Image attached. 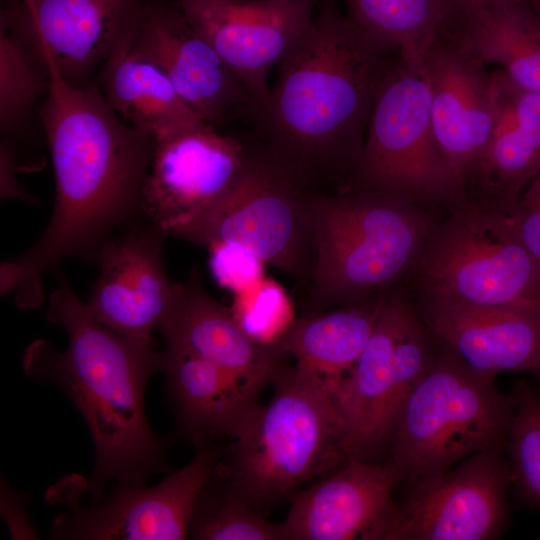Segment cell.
<instances>
[{
    "instance_id": "obj_1",
    "label": "cell",
    "mask_w": 540,
    "mask_h": 540,
    "mask_svg": "<svg viewBox=\"0 0 540 540\" xmlns=\"http://www.w3.org/2000/svg\"><path fill=\"white\" fill-rule=\"evenodd\" d=\"M49 92L39 116L50 148L56 197L51 219L26 253L1 263V295L18 308L44 301L41 278L68 257L95 261L110 232L142 216L156 138L127 124L98 85L68 84L46 60Z\"/></svg>"
},
{
    "instance_id": "obj_2",
    "label": "cell",
    "mask_w": 540,
    "mask_h": 540,
    "mask_svg": "<svg viewBox=\"0 0 540 540\" xmlns=\"http://www.w3.org/2000/svg\"><path fill=\"white\" fill-rule=\"evenodd\" d=\"M396 52L365 36L328 0L304 39L279 63L266 100L250 110L262 150L302 189L352 187L372 105Z\"/></svg>"
},
{
    "instance_id": "obj_3",
    "label": "cell",
    "mask_w": 540,
    "mask_h": 540,
    "mask_svg": "<svg viewBox=\"0 0 540 540\" xmlns=\"http://www.w3.org/2000/svg\"><path fill=\"white\" fill-rule=\"evenodd\" d=\"M46 318L64 328L68 346L59 352L47 341L33 342L23 369L37 381L59 386L91 433L93 472L89 479L68 476L72 490L95 501L110 482L146 485L153 474L169 470L170 439L153 431L144 406L146 384L162 370V352L96 320L59 271Z\"/></svg>"
},
{
    "instance_id": "obj_4",
    "label": "cell",
    "mask_w": 540,
    "mask_h": 540,
    "mask_svg": "<svg viewBox=\"0 0 540 540\" xmlns=\"http://www.w3.org/2000/svg\"><path fill=\"white\" fill-rule=\"evenodd\" d=\"M304 213L315 251L305 314L360 303L402 285L440 216L355 188L307 191Z\"/></svg>"
},
{
    "instance_id": "obj_5",
    "label": "cell",
    "mask_w": 540,
    "mask_h": 540,
    "mask_svg": "<svg viewBox=\"0 0 540 540\" xmlns=\"http://www.w3.org/2000/svg\"><path fill=\"white\" fill-rule=\"evenodd\" d=\"M266 405L249 416L221 468L239 494L263 513L347 459L343 420L324 377L286 366Z\"/></svg>"
},
{
    "instance_id": "obj_6",
    "label": "cell",
    "mask_w": 540,
    "mask_h": 540,
    "mask_svg": "<svg viewBox=\"0 0 540 540\" xmlns=\"http://www.w3.org/2000/svg\"><path fill=\"white\" fill-rule=\"evenodd\" d=\"M495 381L437 340L434 359L407 400L387 456L404 482L442 473L478 452L505 450L514 398Z\"/></svg>"
},
{
    "instance_id": "obj_7",
    "label": "cell",
    "mask_w": 540,
    "mask_h": 540,
    "mask_svg": "<svg viewBox=\"0 0 540 540\" xmlns=\"http://www.w3.org/2000/svg\"><path fill=\"white\" fill-rule=\"evenodd\" d=\"M402 285L415 298L540 307V262L510 213L464 201L438 217Z\"/></svg>"
},
{
    "instance_id": "obj_8",
    "label": "cell",
    "mask_w": 540,
    "mask_h": 540,
    "mask_svg": "<svg viewBox=\"0 0 540 540\" xmlns=\"http://www.w3.org/2000/svg\"><path fill=\"white\" fill-rule=\"evenodd\" d=\"M351 188L394 196L442 215L463 202L437 142L418 54L397 52L377 90Z\"/></svg>"
},
{
    "instance_id": "obj_9",
    "label": "cell",
    "mask_w": 540,
    "mask_h": 540,
    "mask_svg": "<svg viewBox=\"0 0 540 540\" xmlns=\"http://www.w3.org/2000/svg\"><path fill=\"white\" fill-rule=\"evenodd\" d=\"M437 340L411 294L397 286L383 294L371 336L352 368L324 378L343 420L346 459L380 461L407 400L429 369Z\"/></svg>"
},
{
    "instance_id": "obj_10",
    "label": "cell",
    "mask_w": 540,
    "mask_h": 540,
    "mask_svg": "<svg viewBox=\"0 0 540 540\" xmlns=\"http://www.w3.org/2000/svg\"><path fill=\"white\" fill-rule=\"evenodd\" d=\"M302 189L262 149L247 148L245 167L219 201L165 232L208 248L237 242L307 290L315 251Z\"/></svg>"
},
{
    "instance_id": "obj_11",
    "label": "cell",
    "mask_w": 540,
    "mask_h": 540,
    "mask_svg": "<svg viewBox=\"0 0 540 540\" xmlns=\"http://www.w3.org/2000/svg\"><path fill=\"white\" fill-rule=\"evenodd\" d=\"M407 490L363 540H491L507 526L511 471L505 450L404 482Z\"/></svg>"
},
{
    "instance_id": "obj_12",
    "label": "cell",
    "mask_w": 540,
    "mask_h": 540,
    "mask_svg": "<svg viewBox=\"0 0 540 540\" xmlns=\"http://www.w3.org/2000/svg\"><path fill=\"white\" fill-rule=\"evenodd\" d=\"M220 447L208 440L196 446L195 456L155 486L118 482L108 494L88 501L52 486L46 498L66 506L58 515L50 539L58 540H182L199 494L221 460Z\"/></svg>"
},
{
    "instance_id": "obj_13",
    "label": "cell",
    "mask_w": 540,
    "mask_h": 540,
    "mask_svg": "<svg viewBox=\"0 0 540 540\" xmlns=\"http://www.w3.org/2000/svg\"><path fill=\"white\" fill-rule=\"evenodd\" d=\"M152 1L22 0L1 12L0 23L44 72L48 60L68 84L80 87L133 43Z\"/></svg>"
},
{
    "instance_id": "obj_14",
    "label": "cell",
    "mask_w": 540,
    "mask_h": 540,
    "mask_svg": "<svg viewBox=\"0 0 540 540\" xmlns=\"http://www.w3.org/2000/svg\"><path fill=\"white\" fill-rule=\"evenodd\" d=\"M189 22L248 89L252 106L269 93L268 76L308 34L318 0H177Z\"/></svg>"
},
{
    "instance_id": "obj_15",
    "label": "cell",
    "mask_w": 540,
    "mask_h": 540,
    "mask_svg": "<svg viewBox=\"0 0 540 540\" xmlns=\"http://www.w3.org/2000/svg\"><path fill=\"white\" fill-rule=\"evenodd\" d=\"M247 147L202 122L156 139L142 193V216L164 235L209 208L234 186Z\"/></svg>"
},
{
    "instance_id": "obj_16",
    "label": "cell",
    "mask_w": 540,
    "mask_h": 540,
    "mask_svg": "<svg viewBox=\"0 0 540 540\" xmlns=\"http://www.w3.org/2000/svg\"><path fill=\"white\" fill-rule=\"evenodd\" d=\"M418 55L429 83L434 133L463 199L496 120L493 71L442 25Z\"/></svg>"
},
{
    "instance_id": "obj_17",
    "label": "cell",
    "mask_w": 540,
    "mask_h": 540,
    "mask_svg": "<svg viewBox=\"0 0 540 540\" xmlns=\"http://www.w3.org/2000/svg\"><path fill=\"white\" fill-rule=\"evenodd\" d=\"M134 222L100 246L95 259L100 272L86 306L106 327L154 345L152 333L170 312L180 283L164 266V233L149 222Z\"/></svg>"
},
{
    "instance_id": "obj_18",
    "label": "cell",
    "mask_w": 540,
    "mask_h": 540,
    "mask_svg": "<svg viewBox=\"0 0 540 540\" xmlns=\"http://www.w3.org/2000/svg\"><path fill=\"white\" fill-rule=\"evenodd\" d=\"M131 51L156 64L201 119L222 125L251 95L209 41L189 22L177 0H153Z\"/></svg>"
},
{
    "instance_id": "obj_19",
    "label": "cell",
    "mask_w": 540,
    "mask_h": 540,
    "mask_svg": "<svg viewBox=\"0 0 540 540\" xmlns=\"http://www.w3.org/2000/svg\"><path fill=\"white\" fill-rule=\"evenodd\" d=\"M413 299L432 335L474 370L496 378L540 369V307Z\"/></svg>"
},
{
    "instance_id": "obj_20",
    "label": "cell",
    "mask_w": 540,
    "mask_h": 540,
    "mask_svg": "<svg viewBox=\"0 0 540 540\" xmlns=\"http://www.w3.org/2000/svg\"><path fill=\"white\" fill-rule=\"evenodd\" d=\"M159 331L166 348L207 360L260 391L273 385L287 366L289 356L278 345L251 337L231 308L210 295L198 269L180 283Z\"/></svg>"
},
{
    "instance_id": "obj_21",
    "label": "cell",
    "mask_w": 540,
    "mask_h": 540,
    "mask_svg": "<svg viewBox=\"0 0 540 540\" xmlns=\"http://www.w3.org/2000/svg\"><path fill=\"white\" fill-rule=\"evenodd\" d=\"M395 464L347 459L336 473L287 500L285 540H363L394 502L403 483Z\"/></svg>"
},
{
    "instance_id": "obj_22",
    "label": "cell",
    "mask_w": 540,
    "mask_h": 540,
    "mask_svg": "<svg viewBox=\"0 0 540 540\" xmlns=\"http://www.w3.org/2000/svg\"><path fill=\"white\" fill-rule=\"evenodd\" d=\"M497 115L488 143L463 187L464 201L511 213L540 174V93L493 71Z\"/></svg>"
},
{
    "instance_id": "obj_23",
    "label": "cell",
    "mask_w": 540,
    "mask_h": 540,
    "mask_svg": "<svg viewBox=\"0 0 540 540\" xmlns=\"http://www.w3.org/2000/svg\"><path fill=\"white\" fill-rule=\"evenodd\" d=\"M444 29L486 65L540 93V15L529 0H440Z\"/></svg>"
},
{
    "instance_id": "obj_24",
    "label": "cell",
    "mask_w": 540,
    "mask_h": 540,
    "mask_svg": "<svg viewBox=\"0 0 540 540\" xmlns=\"http://www.w3.org/2000/svg\"><path fill=\"white\" fill-rule=\"evenodd\" d=\"M162 357L178 432L195 447L210 437L234 438L259 406L262 391L217 365L166 347Z\"/></svg>"
},
{
    "instance_id": "obj_25",
    "label": "cell",
    "mask_w": 540,
    "mask_h": 540,
    "mask_svg": "<svg viewBox=\"0 0 540 540\" xmlns=\"http://www.w3.org/2000/svg\"><path fill=\"white\" fill-rule=\"evenodd\" d=\"M130 47H120L98 71V87L108 105L127 124L156 139L204 122L166 74Z\"/></svg>"
},
{
    "instance_id": "obj_26",
    "label": "cell",
    "mask_w": 540,
    "mask_h": 540,
    "mask_svg": "<svg viewBox=\"0 0 540 540\" xmlns=\"http://www.w3.org/2000/svg\"><path fill=\"white\" fill-rule=\"evenodd\" d=\"M383 294L296 318L275 343L295 364L324 378L347 373L373 331Z\"/></svg>"
},
{
    "instance_id": "obj_27",
    "label": "cell",
    "mask_w": 540,
    "mask_h": 540,
    "mask_svg": "<svg viewBox=\"0 0 540 540\" xmlns=\"http://www.w3.org/2000/svg\"><path fill=\"white\" fill-rule=\"evenodd\" d=\"M189 536L196 540H285L282 523L268 521L249 504L219 463L199 494Z\"/></svg>"
},
{
    "instance_id": "obj_28",
    "label": "cell",
    "mask_w": 540,
    "mask_h": 540,
    "mask_svg": "<svg viewBox=\"0 0 540 540\" xmlns=\"http://www.w3.org/2000/svg\"><path fill=\"white\" fill-rule=\"evenodd\" d=\"M346 16L381 48L417 53L442 25L440 0H345Z\"/></svg>"
},
{
    "instance_id": "obj_29",
    "label": "cell",
    "mask_w": 540,
    "mask_h": 540,
    "mask_svg": "<svg viewBox=\"0 0 540 540\" xmlns=\"http://www.w3.org/2000/svg\"><path fill=\"white\" fill-rule=\"evenodd\" d=\"M511 392L514 408L505 445L511 486L521 504L540 509V390L519 380Z\"/></svg>"
},
{
    "instance_id": "obj_30",
    "label": "cell",
    "mask_w": 540,
    "mask_h": 540,
    "mask_svg": "<svg viewBox=\"0 0 540 540\" xmlns=\"http://www.w3.org/2000/svg\"><path fill=\"white\" fill-rule=\"evenodd\" d=\"M49 74L4 28L0 29V130L19 132L36 103L49 92Z\"/></svg>"
},
{
    "instance_id": "obj_31",
    "label": "cell",
    "mask_w": 540,
    "mask_h": 540,
    "mask_svg": "<svg viewBox=\"0 0 540 540\" xmlns=\"http://www.w3.org/2000/svg\"><path fill=\"white\" fill-rule=\"evenodd\" d=\"M231 311L251 337L265 344H275L296 319L286 289L266 276L235 293Z\"/></svg>"
},
{
    "instance_id": "obj_32",
    "label": "cell",
    "mask_w": 540,
    "mask_h": 540,
    "mask_svg": "<svg viewBox=\"0 0 540 540\" xmlns=\"http://www.w3.org/2000/svg\"><path fill=\"white\" fill-rule=\"evenodd\" d=\"M209 266L216 282L234 294L265 276V262L251 249L237 242H218L207 248Z\"/></svg>"
},
{
    "instance_id": "obj_33",
    "label": "cell",
    "mask_w": 540,
    "mask_h": 540,
    "mask_svg": "<svg viewBox=\"0 0 540 540\" xmlns=\"http://www.w3.org/2000/svg\"><path fill=\"white\" fill-rule=\"evenodd\" d=\"M510 215L521 240L540 262V174L521 192Z\"/></svg>"
},
{
    "instance_id": "obj_34",
    "label": "cell",
    "mask_w": 540,
    "mask_h": 540,
    "mask_svg": "<svg viewBox=\"0 0 540 540\" xmlns=\"http://www.w3.org/2000/svg\"><path fill=\"white\" fill-rule=\"evenodd\" d=\"M2 513L15 538H35L26 514L25 497L2 486Z\"/></svg>"
},
{
    "instance_id": "obj_35",
    "label": "cell",
    "mask_w": 540,
    "mask_h": 540,
    "mask_svg": "<svg viewBox=\"0 0 540 540\" xmlns=\"http://www.w3.org/2000/svg\"><path fill=\"white\" fill-rule=\"evenodd\" d=\"M14 150L12 145L6 141L1 142V191L2 197H17L19 199L30 200L29 195L22 189L14 185L15 179L11 175L13 167ZM16 184V183H15Z\"/></svg>"
},
{
    "instance_id": "obj_36",
    "label": "cell",
    "mask_w": 540,
    "mask_h": 540,
    "mask_svg": "<svg viewBox=\"0 0 540 540\" xmlns=\"http://www.w3.org/2000/svg\"><path fill=\"white\" fill-rule=\"evenodd\" d=\"M533 375V377L535 378L537 384H538V389L540 390V369L534 371L531 373Z\"/></svg>"
},
{
    "instance_id": "obj_37",
    "label": "cell",
    "mask_w": 540,
    "mask_h": 540,
    "mask_svg": "<svg viewBox=\"0 0 540 540\" xmlns=\"http://www.w3.org/2000/svg\"><path fill=\"white\" fill-rule=\"evenodd\" d=\"M536 12L540 15V0H530Z\"/></svg>"
},
{
    "instance_id": "obj_38",
    "label": "cell",
    "mask_w": 540,
    "mask_h": 540,
    "mask_svg": "<svg viewBox=\"0 0 540 540\" xmlns=\"http://www.w3.org/2000/svg\"><path fill=\"white\" fill-rule=\"evenodd\" d=\"M530 1V0H529Z\"/></svg>"
}]
</instances>
